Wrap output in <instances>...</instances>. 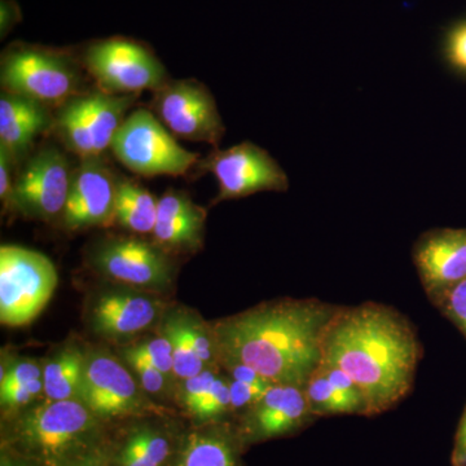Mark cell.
<instances>
[{
    "label": "cell",
    "instance_id": "cell-1",
    "mask_svg": "<svg viewBox=\"0 0 466 466\" xmlns=\"http://www.w3.org/2000/svg\"><path fill=\"white\" fill-rule=\"evenodd\" d=\"M422 345L410 319L388 305L339 306L325 332L321 364L339 368L363 392L368 417L412 391Z\"/></svg>",
    "mask_w": 466,
    "mask_h": 466
},
{
    "label": "cell",
    "instance_id": "cell-2",
    "mask_svg": "<svg viewBox=\"0 0 466 466\" xmlns=\"http://www.w3.org/2000/svg\"><path fill=\"white\" fill-rule=\"evenodd\" d=\"M339 306L281 299L214 325L218 359L247 364L272 383L305 386L323 360L325 332Z\"/></svg>",
    "mask_w": 466,
    "mask_h": 466
},
{
    "label": "cell",
    "instance_id": "cell-3",
    "mask_svg": "<svg viewBox=\"0 0 466 466\" xmlns=\"http://www.w3.org/2000/svg\"><path fill=\"white\" fill-rule=\"evenodd\" d=\"M97 417L82 400H50L18 420L15 438L20 449L42 466H69L90 452Z\"/></svg>",
    "mask_w": 466,
    "mask_h": 466
},
{
    "label": "cell",
    "instance_id": "cell-4",
    "mask_svg": "<svg viewBox=\"0 0 466 466\" xmlns=\"http://www.w3.org/2000/svg\"><path fill=\"white\" fill-rule=\"evenodd\" d=\"M81 61L67 50L16 42L0 58L2 90L29 97L51 109L84 94Z\"/></svg>",
    "mask_w": 466,
    "mask_h": 466
},
{
    "label": "cell",
    "instance_id": "cell-5",
    "mask_svg": "<svg viewBox=\"0 0 466 466\" xmlns=\"http://www.w3.org/2000/svg\"><path fill=\"white\" fill-rule=\"evenodd\" d=\"M115 157L131 173L144 177H183L200 161L198 152L183 148L150 109H135L116 131Z\"/></svg>",
    "mask_w": 466,
    "mask_h": 466
},
{
    "label": "cell",
    "instance_id": "cell-6",
    "mask_svg": "<svg viewBox=\"0 0 466 466\" xmlns=\"http://www.w3.org/2000/svg\"><path fill=\"white\" fill-rule=\"evenodd\" d=\"M139 95H113L97 88L66 101L55 115L54 133L79 159L103 156Z\"/></svg>",
    "mask_w": 466,
    "mask_h": 466
},
{
    "label": "cell",
    "instance_id": "cell-7",
    "mask_svg": "<svg viewBox=\"0 0 466 466\" xmlns=\"http://www.w3.org/2000/svg\"><path fill=\"white\" fill-rule=\"evenodd\" d=\"M81 63L97 88L108 94L155 92L170 81L167 67L155 52L127 36H109L88 43L82 51Z\"/></svg>",
    "mask_w": 466,
    "mask_h": 466
},
{
    "label": "cell",
    "instance_id": "cell-8",
    "mask_svg": "<svg viewBox=\"0 0 466 466\" xmlns=\"http://www.w3.org/2000/svg\"><path fill=\"white\" fill-rule=\"evenodd\" d=\"M54 263L39 251L0 248V321L8 327L30 324L50 302L57 287Z\"/></svg>",
    "mask_w": 466,
    "mask_h": 466
},
{
    "label": "cell",
    "instance_id": "cell-9",
    "mask_svg": "<svg viewBox=\"0 0 466 466\" xmlns=\"http://www.w3.org/2000/svg\"><path fill=\"white\" fill-rule=\"evenodd\" d=\"M75 171L64 150L42 147L27 157L15 177L12 208L34 219L63 218Z\"/></svg>",
    "mask_w": 466,
    "mask_h": 466
},
{
    "label": "cell",
    "instance_id": "cell-10",
    "mask_svg": "<svg viewBox=\"0 0 466 466\" xmlns=\"http://www.w3.org/2000/svg\"><path fill=\"white\" fill-rule=\"evenodd\" d=\"M196 167L211 173L219 184L214 204L238 200L258 192H285L289 179L271 155L257 144L244 142L231 148L213 150Z\"/></svg>",
    "mask_w": 466,
    "mask_h": 466
},
{
    "label": "cell",
    "instance_id": "cell-11",
    "mask_svg": "<svg viewBox=\"0 0 466 466\" xmlns=\"http://www.w3.org/2000/svg\"><path fill=\"white\" fill-rule=\"evenodd\" d=\"M150 110L174 137L219 146L226 127L210 90L196 79L168 81L153 92Z\"/></svg>",
    "mask_w": 466,
    "mask_h": 466
},
{
    "label": "cell",
    "instance_id": "cell-12",
    "mask_svg": "<svg viewBox=\"0 0 466 466\" xmlns=\"http://www.w3.org/2000/svg\"><path fill=\"white\" fill-rule=\"evenodd\" d=\"M90 259L100 274L131 287L162 289L173 281V262L156 242L108 238L92 249Z\"/></svg>",
    "mask_w": 466,
    "mask_h": 466
},
{
    "label": "cell",
    "instance_id": "cell-13",
    "mask_svg": "<svg viewBox=\"0 0 466 466\" xmlns=\"http://www.w3.org/2000/svg\"><path fill=\"white\" fill-rule=\"evenodd\" d=\"M118 177L104 155L81 159L61 218L67 231L108 226L115 220Z\"/></svg>",
    "mask_w": 466,
    "mask_h": 466
},
{
    "label": "cell",
    "instance_id": "cell-14",
    "mask_svg": "<svg viewBox=\"0 0 466 466\" xmlns=\"http://www.w3.org/2000/svg\"><path fill=\"white\" fill-rule=\"evenodd\" d=\"M79 400L99 419L135 415L147 406L130 372L101 351L86 358Z\"/></svg>",
    "mask_w": 466,
    "mask_h": 466
},
{
    "label": "cell",
    "instance_id": "cell-15",
    "mask_svg": "<svg viewBox=\"0 0 466 466\" xmlns=\"http://www.w3.org/2000/svg\"><path fill=\"white\" fill-rule=\"evenodd\" d=\"M413 263L433 305L466 280V228H437L416 241Z\"/></svg>",
    "mask_w": 466,
    "mask_h": 466
},
{
    "label": "cell",
    "instance_id": "cell-16",
    "mask_svg": "<svg viewBox=\"0 0 466 466\" xmlns=\"http://www.w3.org/2000/svg\"><path fill=\"white\" fill-rule=\"evenodd\" d=\"M242 420L240 438L253 443L297 433L318 419L303 386L274 383Z\"/></svg>",
    "mask_w": 466,
    "mask_h": 466
},
{
    "label": "cell",
    "instance_id": "cell-17",
    "mask_svg": "<svg viewBox=\"0 0 466 466\" xmlns=\"http://www.w3.org/2000/svg\"><path fill=\"white\" fill-rule=\"evenodd\" d=\"M50 106L21 95L2 91L0 95V147L20 165L29 157L39 135L54 130L55 116Z\"/></svg>",
    "mask_w": 466,
    "mask_h": 466
},
{
    "label": "cell",
    "instance_id": "cell-18",
    "mask_svg": "<svg viewBox=\"0 0 466 466\" xmlns=\"http://www.w3.org/2000/svg\"><path fill=\"white\" fill-rule=\"evenodd\" d=\"M207 210L186 192L168 189L158 200L157 220L153 238L168 251H196L204 244Z\"/></svg>",
    "mask_w": 466,
    "mask_h": 466
},
{
    "label": "cell",
    "instance_id": "cell-19",
    "mask_svg": "<svg viewBox=\"0 0 466 466\" xmlns=\"http://www.w3.org/2000/svg\"><path fill=\"white\" fill-rule=\"evenodd\" d=\"M161 305L143 294L108 291L95 300L91 324L95 332L106 337H130L143 332L157 319Z\"/></svg>",
    "mask_w": 466,
    "mask_h": 466
},
{
    "label": "cell",
    "instance_id": "cell-20",
    "mask_svg": "<svg viewBox=\"0 0 466 466\" xmlns=\"http://www.w3.org/2000/svg\"><path fill=\"white\" fill-rule=\"evenodd\" d=\"M158 200L142 184L127 177H118L115 220L135 233H152L157 220Z\"/></svg>",
    "mask_w": 466,
    "mask_h": 466
},
{
    "label": "cell",
    "instance_id": "cell-21",
    "mask_svg": "<svg viewBox=\"0 0 466 466\" xmlns=\"http://www.w3.org/2000/svg\"><path fill=\"white\" fill-rule=\"evenodd\" d=\"M86 358L76 346L69 345L57 352L43 370V391L48 400L79 398Z\"/></svg>",
    "mask_w": 466,
    "mask_h": 466
},
{
    "label": "cell",
    "instance_id": "cell-22",
    "mask_svg": "<svg viewBox=\"0 0 466 466\" xmlns=\"http://www.w3.org/2000/svg\"><path fill=\"white\" fill-rule=\"evenodd\" d=\"M238 446L227 433H193L187 438L177 466H238Z\"/></svg>",
    "mask_w": 466,
    "mask_h": 466
},
{
    "label": "cell",
    "instance_id": "cell-23",
    "mask_svg": "<svg viewBox=\"0 0 466 466\" xmlns=\"http://www.w3.org/2000/svg\"><path fill=\"white\" fill-rule=\"evenodd\" d=\"M170 452L167 435L150 426H142L128 434L118 453V466H165Z\"/></svg>",
    "mask_w": 466,
    "mask_h": 466
},
{
    "label": "cell",
    "instance_id": "cell-24",
    "mask_svg": "<svg viewBox=\"0 0 466 466\" xmlns=\"http://www.w3.org/2000/svg\"><path fill=\"white\" fill-rule=\"evenodd\" d=\"M303 390L308 398L309 410L317 419L339 415L359 416L357 408L352 406L341 392L328 381L327 377L319 368L305 383Z\"/></svg>",
    "mask_w": 466,
    "mask_h": 466
},
{
    "label": "cell",
    "instance_id": "cell-25",
    "mask_svg": "<svg viewBox=\"0 0 466 466\" xmlns=\"http://www.w3.org/2000/svg\"><path fill=\"white\" fill-rule=\"evenodd\" d=\"M165 336L173 346L174 376L179 380H188L207 370V364L198 358L189 341L184 328L183 315L168 318L165 325Z\"/></svg>",
    "mask_w": 466,
    "mask_h": 466
},
{
    "label": "cell",
    "instance_id": "cell-26",
    "mask_svg": "<svg viewBox=\"0 0 466 466\" xmlns=\"http://www.w3.org/2000/svg\"><path fill=\"white\" fill-rule=\"evenodd\" d=\"M231 412V394H229V381L218 377L211 386L210 391L193 410L191 415L202 421H210Z\"/></svg>",
    "mask_w": 466,
    "mask_h": 466
},
{
    "label": "cell",
    "instance_id": "cell-27",
    "mask_svg": "<svg viewBox=\"0 0 466 466\" xmlns=\"http://www.w3.org/2000/svg\"><path fill=\"white\" fill-rule=\"evenodd\" d=\"M125 360L128 366L133 368L140 380V385L149 394H158L165 390L167 385V376H165L161 370H157L149 360L137 354L133 349H127L124 352Z\"/></svg>",
    "mask_w": 466,
    "mask_h": 466
},
{
    "label": "cell",
    "instance_id": "cell-28",
    "mask_svg": "<svg viewBox=\"0 0 466 466\" xmlns=\"http://www.w3.org/2000/svg\"><path fill=\"white\" fill-rule=\"evenodd\" d=\"M131 349L149 360L165 376H174L173 346L165 334Z\"/></svg>",
    "mask_w": 466,
    "mask_h": 466
},
{
    "label": "cell",
    "instance_id": "cell-29",
    "mask_svg": "<svg viewBox=\"0 0 466 466\" xmlns=\"http://www.w3.org/2000/svg\"><path fill=\"white\" fill-rule=\"evenodd\" d=\"M434 306L466 339V280L451 289Z\"/></svg>",
    "mask_w": 466,
    "mask_h": 466
},
{
    "label": "cell",
    "instance_id": "cell-30",
    "mask_svg": "<svg viewBox=\"0 0 466 466\" xmlns=\"http://www.w3.org/2000/svg\"><path fill=\"white\" fill-rule=\"evenodd\" d=\"M183 323L186 332L188 334L189 341H191L198 358L207 366L214 363V360L218 359V352L213 330H211V333H208L207 328L202 327V324L196 321L195 319L187 317V315H183Z\"/></svg>",
    "mask_w": 466,
    "mask_h": 466
},
{
    "label": "cell",
    "instance_id": "cell-31",
    "mask_svg": "<svg viewBox=\"0 0 466 466\" xmlns=\"http://www.w3.org/2000/svg\"><path fill=\"white\" fill-rule=\"evenodd\" d=\"M218 379L217 373L210 368L202 370L198 376H193L191 379L184 380L182 390V401L184 407L191 412L193 408L198 406V403L210 391L211 386Z\"/></svg>",
    "mask_w": 466,
    "mask_h": 466
},
{
    "label": "cell",
    "instance_id": "cell-32",
    "mask_svg": "<svg viewBox=\"0 0 466 466\" xmlns=\"http://www.w3.org/2000/svg\"><path fill=\"white\" fill-rule=\"evenodd\" d=\"M43 379V370L36 361L30 359H23V360L15 361L11 367L2 375V383H0V390H7V389L16 388V386L26 385L35 381V380Z\"/></svg>",
    "mask_w": 466,
    "mask_h": 466
},
{
    "label": "cell",
    "instance_id": "cell-33",
    "mask_svg": "<svg viewBox=\"0 0 466 466\" xmlns=\"http://www.w3.org/2000/svg\"><path fill=\"white\" fill-rule=\"evenodd\" d=\"M268 390V388H258V386L248 385L231 380L229 381V394H231V412H249L250 408L254 406L263 397V394Z\"/></svg>",
    "mask_w": 466,
    "mask_h": 466
},
{
    "label": "cell",
    "instance_id": "cell-34",
    "mask_svg": "<svg viewBox=\"0 0 466 466\" xmlns=\"http://www.w3.org/2000/svg\"><path fill=\"white\" fill-rule=\"evenodd\" d=\"M42 391L43 379L35 380V381L26 383V385L7 389V390H0L3 407L11 408V410L25 407Z\"/></svg>",
    "mask_w": 466,
    "mask_h": 466
},
{
    "label": "cell",
    "instance_id": "cell-35",
    "mask_svg": "<svg viewBox=\"0 0 466 466\" xmlns=\"http://www.w3.org/2000/svg\"><path fill=\"white\" fill-rule=\"evenodd\" d=\"M16 171V165L11 158L9 153L0 147V198L5 208H12L14 198L15 180L14 174Z\"/></svg>",
    "mask_w": 466,
    "mask_h": 466
},
{
    "label": "cell",
    "instance_id": "cell-36",
    "mask_svg": "<svg viewBox=\"0 0 466 466\" xmlns=\"http://www.w3.org/2000/svg\"><path fill=\"white\" fill-rule=\"evenodd\" d=\"M451 63L466 72V24L456 27L449 39Z\"/></svg>",
    "mask_w": 466,
    "mask_h": 466
},
{
    "label": "cell",
    "instance_id": "cell-37",
    "mask_svg": "<svg viewBox=\"0 0 466 466\" xmlns=\"http://www.w3.org/2000/svg\"><path fill=\"white\" fill-rule=\"evenodd\" d=\"M225 367L227 368V370H228L229 375H231L232 380H235V381L248 383V385L258 386V388L265 389L274 385V383L268 381L265 376L260 375V373L257 372L254 368L247 366V364L233 363L227 364Z\"/></svg>",
    "mask_w": 466,
    "mask_h": 466
},
{
    "label": "cell",
    "instance_id": "cell-38",
    "mask_svg": "<svg viewBox=\"0 0 466 466\" xmlns=\"http://www.w3.org/2000/svg\"><path fill=\"white\" fill-rule=\"evenodd\" d=\"M23 20L20 5L15 0H0V38L5 39Z\"/></svg>",
    "mask_w": 466,
    "mask_h": 466
},
{
    "label": "cell",
    "instance_id": "cell-39",
    "mask_svg": "<svg viewBox=\"0 0 466 466\" xmlns=\"http://www.w3.org/2000/svg\"><path fill=\"white\" fill-rule=\"evenodd\" d=\"M451 465L466 466V406L459 421L455 440H453Z\"/></svg>",
    "mask_w": 466,
    "mask_h": 466
},
{
    "label": "cell",
    "instance_id": "cell-40",
    "mask_svg": "<svg viewBox=\"0 0 466 466\" xmlns=\"http://www.w3.org/2000/svg\"><path fill=\"white\" fill-rule=\"evenodd\" d=\"M69 466H108V456L101 450H92Z\"/></svg>",
    "mask_w": 466,
    "mask_h": 466
},
{
    "label": "cell",
    "instance_id": "cell-41",
    "mask_svg": "<svg viewBox=\"0 0 466 466\" xmlns=\"http://www.w3.org/2000/svg\"><path fill=\"white\" fill-rule=\"evenodd\" d=\"M0 466H35L33 462L27 461L26 458H21L16 453L9 452L8 450L3 449L2 459H0Z\"/></svg>",
    "mask_w": 466,
    "mask_h": 466
}]
</instances>
